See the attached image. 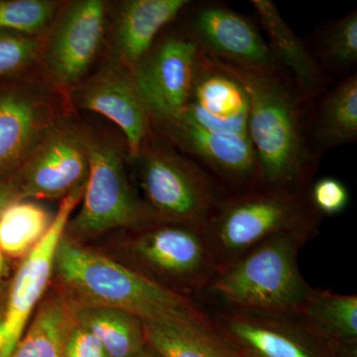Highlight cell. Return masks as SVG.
<instances>
[{"label":"cell","instance_id":"6da1fadb","mask_svg":"<svg viewBox=\"0 0 357 357\" xmlns=\"http://www.w3.org/2000/svg\"><path fill=\"white\" fill-rule=\"evenodd\" d=\"M206 58L234 77L245 93L248 137L263 184L309 189L319 158L309 138L311 107L301 98L292 79Z\"/></svg>","mask_w":357,"mask_h":357},{"label":"cell","instance_id":"7a4b0ae2","mask_svg":"<svg viewBox=\"0 0 357 357\" xmlns=\"http://www.w3.org/2000/svg\"><path fill=\"white\" fill-rule=\"evenodd\" d=\"M54 273L73 307H114L137 317L143 323L211 324L208 314L191 298L86 248L66 234L58 245Z\"/></svg>","mask_w":357,"mask_h":357},{"label":"cell","instance_id":"3957f363","mask_svg":"<svg viewBox=\"0 0 357 357\" xmlns=\"http://www.w3.org/2000/svg\"><path fill=\"white\" fill-rule=\"evenodd\" d=\"M309 237L282 232L220 268L206 291L229 309L268 314H301L312 288L298 256Z\"/></svg>","mask_w":357,"mask_h":357},{"label":"cell","instance_id":"277c9868","mask_svg":"<svg viewBox=\"0 0 357 357\" xmlns=\"http://www.w3.org/2000/svg\"><path fill=\"white\" fill-rule=\"evenodd\" d=\"M321 218L310 199L309 189L263 185L227 195L203 230L218 271L282 232L314 238Z\"/></svg>","mask_w":357,"mask_h":357},{"label":"cell","instance_id":"5b68a950","mask_svg":"<svg viewBox=\"0 0 357 357\" xmlns=\"http://www.w3.org/2000/svg\"><path fill=\"white\" fill-rule=\"evenodd\" d=\"M130 162L135 165L145 203L160 222L203 229L229 195L210 174L155 129Z\"/></svg>","mask_w":357,"mask_h":357},{"label":"cell","instance_id":"8992f818","mask_svg":"<svg viewBox=\"0 0 357 357\" xmlns=\"http://www.w3.org/2000/svg\"><path fill=\"white\" fill-rule=\"evenodd\" d=\"M77 128L88 150L89 174L83 206L68 222L65 234L77 241L114 229H139L160 222L129 182L128 148L88 126Z\"/></svg>","mask_w":357,"mask_h":357},{"label":"cell","instance_id":"52a82bcc","mask_svg":"<svg viewBox=\"0 0 357 357\" xmlns=\"http://www.w3.org/2000/svg\"><path fill=\"white\" fill-rule=\"evenodd\" d=\"M128 249L139 273L178 295L206 291L217 264L204 230L158 222L138 230Z\"/></svg>","mask_w":357,"mask_h":357},{"label":"cell","instance_id":"ba28073f","mask_svg":"<svg viewBox=\"0 0 357 357\" xmlns=\"http://www.w3.org/2000/svg\"><path fill=\"white\" fill-rule=\"evenodd\" d=\"M107 6L100 0L63 2L44 36L38 64L42 79L68 102L88 77L102 50Z\"/></svg>","mask_w":357,"mask_h":357},{"label":"cell","instance_id":"9c48e42d","mask_svg":"<svg viewBox=\"0 0 357 357\" xmlns=\"http://www.w3.org/2000/svg\"><path fill=\"white\" fill-rule=\"evenodd\" d=\"M215 332L241 357H342L340 347L301 314H268L229 309L208 314Z\"/></svg>","mask_w":357,"mask_h":357},{"label":"cell","instance_id":"30bf717a","mask_svg":"<svg viewBox=\"0 0 357 357\" xmlns=\"http://www.w3.org/2000/svg\"><path fill=\"white\" fill-rule=\"evenodd\" d=\"M58 98L62 96L30 74L0 84V180L24 163L64 115Z\"/></svg>","mask_w":357,"mask_h":357},{"label":"cell","instance_id":"8fae6325","mask_svg":"<svg viewBox=\"0 0 357 357\" xmlns=\"http://www.w3.org/2000/svg\"><path fill=\"white\" fill-rule=\"evenodd\" d=\"M204 53L185 31L157 38L133 70L153 126L177 119L191 96Z\"/></svg>","mask_w":357,"mask_h":357},{"label":"cell","instance_id":"7c38bea8","mask_svg":"<svg viewBox=\"0 0 357 357\" xmlns=\"http://www.w3.org/2000/svg\"><path fill=\"white\" fill-rule=\"evenodd\" d=\"M89 174L81 131L65 114L14 172L21 199H63L86 188Z\"/></svg>","mask_w":357,"mask_h":357},{"label":"cell","instance_id":"4fadbf2b","mask_svg":"<svg viewBox=\"0 0 357 357\" xmlns=\"http://www.w3.org/2000/svg\"><path fill=\"white\" fill-rule=\"evenodd\" d=\"M184 31L208 57L290 77L275 60L255 23L225 4L202 2L195 6Z\"/></svg>","mask_w":357,"mask_h":357},{"label":"cell","instance_id":"5bb4252c","mask_svg":"<svg viewBox=\"0 0 357 357\" xmlns=\"http://www.w3.org/2000/svg\"><path fill=\"white\" fill-rule=\"evenodd\" d=\"M68 102L75 109L95 112L114 122L126 138L128 161L154 130L133 70L114 57L73 89Z\"/></svg>","mask_w":357,"mask_h":357},{"label":"cell","instance_id":"9a60e30c","mask_svg":"<svg viewBox=\"0 0 357 357\" xmlns=\"http://www.w3.org/2000/svg\"><path fill=\"white\" fill-rule=\"evenodd\" d=\"M153 128L210 174L227 194L264 185L248 136L208 132L180 119Z\"/></svg>","mask_w":357,"mask_h":357},{"label":"cell","instance_id":"2e32d148","mask_svg":"<svg viewBox=\"0 0 357 357\" xmlns=\"http://www.w3.org/2000/svg\"><path fill=\"white\" fill-rule=\"evenodd\" d=\"M84 189L61 199L57 215L43 238L23 258L14 276L4 307L3 325L10 352L24 333L33 310L48 286L55 266L56 253L73 211L83 199Z\"/></svg>","mask_w":357,"mask_h":357},{"label":"cell","instance_id":"e0dca14e","mask_svg":"<svg viewBox=\"0 0 357 357\" xmlns=\"http://www.w3.org/2000/svg\"><path fill=\"white\" fill-rule=\"evenodd\" d=\"M176 119L208 132L248 136V98L238 82L204 54L191 96Z\"/></svg>","mask_w":357,"mask_h":357},{"label":"cell","instance_id":"ac0fdd59","mask_svg":"<svg viewBox=\"0 0 357 357\" xmlns=\"http://www.w3.org/2000/svg\"><path fill=\"white\" fill-rule=\"evenodd\" d=\"M250 3L275 60L290 76L303 100L312 107L328 91V73L284 20L274 2L251 0Z\"/></svg>","mask_w":357,"mask_h":357},{"label":"cell","instance_id":"d6986e66","mask_svg":"<svg viewBox=\"0 0 357 357\" xmlns=\"http://www.w3.org/2000/svg\"><path fill=\"white\" fill-rule=\"evenodd\" d=\"M191 4L189 0H124L115 8L114 58L130 70L153 46L160 33Z\"/></svg>","mask_w":357,"mask_h":357},{"label":"cell","instance_id":"ffe728a7","mask_svg":"<svg viewBox=\"0 0 357 357\" xmlns=\"http://www.w3.org/2000/svg\"><path fill=\"white\" fill-rule=\"evenodd\" d=\"M310 109L309 138L312 150L321 159L328 150L352 144L357 139V76L342 77Z\"/></svg>","mask_w":357,"mask_h":357},{"label":"cell","instance_id":"44dd1931","mask_svg":"<svg viewBox=\"0 0 357 357\" xmlns=\"http://www.w3.org/2000/svg\"><path fill=\"white\" fill-rule=\"evenodd\" d=\"M73 309L77 323L100 340L110 357H136L144 354V328L137 317L109 307Z\"/></svg>","mask_w":357,"mask_h":357},{"label":"cell","instance_id":"7402d4cb","mask_svg":"<svg viewBox=\"0 0 357 357\" xmlns=\"http://www.w3.org/2000/svg\"><path fill=\"white\" fill-rule=\"evenodd\" d=\"M146 345L162 357H241L210 325L143 323Z\"/></svg>","mask_w":357,"mask_h":357},{"label":"cell","instance_id":"603a6c76","mask_svg":"<svg viewBox=\"0 0 357 357\" xmlns=\"http://www.w3.org/2000/svg\"><path fill=\"white\" fill-rule=\"evenodd\" d=\"M73 321L69 301L63 294H53L40 305L9 357H64L66 335Z\"/></svg>","mask_w":357,"mask_h":357},{"label":"cell","instance_id":"cb8c5ba5","mask_svg":"<svg viewBox=\"0 0 357 357\" xmlns=\"http://www.w3.org/2000/svg\"><path fill=\"white\" fill-rule=\"evenodd\" d=\"M301 316L333 344L347 347L356 342V295L312 289Z\"/></svg>","mask_w":357,"mask_h":357},{"label":"cell","instance_id":"d4e9b609","mask_svg":"<svg viewBox=\"0 0 357 357\" xmlns=\"http://www.w3.org/2000/svg\"><path fill=\"white\" fill-rule=\"evenodd\" d=\"M54 217L30 199L13 202L0 213V251L11 258H24L43 238Z\"/></svg>","mask_w":357,"mask_h":357},{"label":"cell","instance_id":"484cf974","mask_svg":"<svg viewBox=\"0 0 357 357\" xmlns=\"http://www.w3.org/2000/svg\"><path fill=\"white\" fill-rule=\"evenodd\" d=\"M63 2L0 0V30L44 37Z\"/></svg>","mask_w":357,"mask_h":357},{"label":"cell","instance_id":"4316f807","mask_svg":"<svg viewBox=\"0 0 357 357\" xmlns=\"http://www.w3.org/2000/svg\"><path fill=\"white\" fill-rule=\"evenodd\" d=\"M314 58L324 70H351L357 63V11L333 22L324 32Z\"/></svg>","mask_w":357,"mask_h":357},{"label":"cell","instance_id":"83f0119b","mask_svg":"<svg viewBox=\"0 0 357 357\" xmlns=\"http://www.w3.org/2000/svg\"><path fill=\"white\" fill-rule=\"evenodd\" d=\"M44 37L0 30V84L27 76L38 65Z\"/></svg>","mask_w":357,"mask_h":357},{"label":"cell","instance_id":"f1b7e54d","mask_svg":"<svg viewBox=\"0 0 357 357\" xmlns=\"http://www.w3.org/2000/svg\"><path fill=\"white\" fill-rule=\"evenodd\" d=\"M312 206L321 215H337L345 211L349 203L347 185L333 177H324L309 188Z\"/></svg>","mask_w":357,"mask_h":357},{"label":"cell","instance_id":"f546056e","mask_svg":"<svg viewBox=\"0 0 357 357\" xmlns=\"http://www.w3.org/2000/svg\"><path fill=\"white\" fill-rule=\"evenodd\" d=\"M64 357H110L93 333L73 321L64 344Z\"/></svg>","mask_w":357,"mask_h":357},{"label":"cell","instance_id":"4dcf8cb0","mask_svg":"<svg viewBox=\"0 0 357 357\" xmlns=\"http://www.w3.org/2000/svg\"><path fill=\"white\" fill-rule=\"evenodd\" d=\"M20 199V185L14 173L0 180V213L7 206Z\"/></svg>","mask_w":357,"mask_h":357},{"label":"cell","instance_id":"1f68e13d","mask_svg":"<svg viewBox=\"0 0 357 357\" xmlns=\"http://www.w3.org/2000/svg\"><path fill=\"white\" fill-rule=\"evenodd\" d=\"M3 314L4 310L2 311L0 310V357H9L11 352L9 351L6 332H4Z\"/></svg>","mask_w":357,"mask_h":357},{"label":"cell","instance_id":"d6a6232c","mask_svg":"<svg viewBox=\"0 0 357 357\" xmlns=\"http://www.w3.org/2000/svg\"><path fill=\"white\" fill-rule=\"evenodd\" d=\"M7 271V264L6 255L0 251V279L6 275Z\"/></svg>","mask_w":357,"mask_h":357},{"label":"cell","instance_id":"836d02e7","mask_svg":"<svg viewBox=\"0 0 357 357\" xmlns=\"http://www.w3.org/2000/svg\"><path fill=\"white\" fill-rule=\"evenodd\" d=\"M136 357H147V356H146V354H145V352H144V354H140V356H138Z\"/></svg>","mask_w":357,"mask_h":357}]
</instances>
